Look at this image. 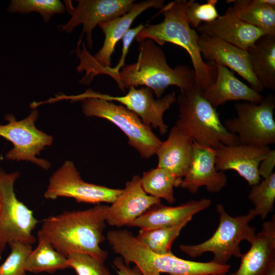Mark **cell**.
I'll return each instance as SVG.
<instances>
[{
  "mask_svg": "<svg viewBox=\"0 0 275 275\" xmlns=\"http://www.w3.org/2000/svg\"><path fill=\"white\" fill-rule=\"evenodd\" d=\"M81 45V49L75 50L79 61L77 71L85 72L79 81L81 84L89 85L94 77L105 74L111 77L123 91L131 87L142 86L151 89L157 98L162 97L170 86H176L180 90L188 89L195 86L194 70L186 65L171 67L163 50L151 39L139 43V56L135 63L124 66L117 72L97 63L85 44L82 43Z\"/></svg>",
  "mask_w": 275,
  "mask_h": 275,
  "instance_id": "1",
  "label": "cell"
},
{
  "mask_svg": "<svg viewBox=\"0 0 275 275\" xmlns=\"http://www.w3.org/2000/svg\"><path fill=\"white\" fill-rule=\"evenodd\" d=\"M108 208L97 204L86 210L64 211L50 216L43 221L38 238L47 241L66 257L72 253H81L104 262L108 253L100 244L105 239L103 232Z\"/></svg>",
  "mask_w": 275,
  "mask_h": 275,
  "instance_id": "2",
  "label": "cell"
},
{
  "mask_svg": "<svg viewBox=\"0 0 275 275\" xmlns=\"http://www.w3.org/2000/svg\"><path fill=\"white\" fill-rule=\"evenodd\" d=\"M186 0H175L160 9L163 20L155 24H146L137 35L138 43L151 39L160 46L170 43L184 49L189 54L195 72V86L205 91L214 81L216 64L205 62L198 45L199 35L188 23L185 15Z\"/></svg>",
  "mask_w": 275,
  "mask_h": 275,
  "instance_id": "3",
  "label": "cell"
},
{
  "mask_svg": "<svg viewBox=\"0 0 275 275\" xmlns=\"http://www.w3.org/2000/svg\"><path fill=\"white\" fill-rule=\"evenodd\" d=\"M115 253L125 263L135 264L143 275H205L226 274L230 269L229 264L220 265L211 261L196 262L181 259L173 253L157 254L140 242L130 231L119 229L108 231L106 236Z\"/></svg>",
  "mask_w": 275,
  "mask_h": 275,
  "instance_id": "4",
  "label": "cell"
},
{
  "mask_svg": "<svg viewBox=\"0 0 275 275\" xmlns=\"http://www.w3.org/2000/svg\"><path fill=\"white\" fill-rule=\"evenodd\" d=\"M176 101L178 115L175 125L193 141L213 148L221 143L239 144L238 137L226 129L216 108L206 99L204 90L195 86L180 90Z\"/></svg>",
  "mask_w": 275,
  "mask_h": 275,
  "instance_id": "5",
  "label": "cell"
},
{
  "mask_svg": "<svg viewBox=\"0 0 275 275\" xmlns=\"http://www.w3.org/2000/svg\"><path fill=\"white\" fill-rule=\"evenodd\" d=\"M216 210L219 222L211 237L199 244H181L179 249L191 258L200 257L206 252L212 253L214 255L212 261L226 265L232 257H241L240 244L242 241L250 243L255 237V228L250 226L249 223L256 216L252 209L246 215L232 216L221 204L217 205Z\"/></svg>",
  "mask_w": 275,
  "mask_h": 275,
  "instance_id": "6",
  "label": "cell"
},
{
  "mask_svg": "<svg viewBox=\"0 0 275 275\" xmlns=\"http://www.w3.org/2000/svg\"><path fill=\"white\" fill-rule=\"evenodd\" d=\"M81 101L86 116L103 118L114 124L126 135L129 145L142 158L148 159L156 154L162 141L134 113L122 105L100 98L89 97Z\"/></svg>",
  "mask_w": 275,
  "mask_h": 275,
  "instance_id": "7",
  "label": "cell"
},
{
  "mask_svg": "<svg viewBox=\"0 0 275 275\" xmlns=\"http://www.w3.org/2000/svg\"><path fill=\"white\" fill-rule=\"evenodd\" d=\"M16 172L6 173L0 168V258L11 241L33 245L36 238L32 234L39 222L33 211L16 198L14 184L19 176Z\"/></svg>",
  "mask_w": 275,
  "mask_h": 275,
  "instance_id": "8",
  "label": "cell"
},
{
  "mask_svg": "<svg viewBox=\"0 0 275 275\" xmlns=\"http://www.w3.org/2000/svg\"><path fill=\"white\" fill-rule=\"evenodd\" d=\"M234 108L237 116L226 120L223 124L238 137L240 144L264 147L274 144V95H267L258 104L237 103Z\"/></svg>",
  "mask_w": 275,
  "mask_h": 275,
  "instance_id": "9",
  "label": "cell"
},
{
  "mask_svg": "<svg viewBox=\"0 0 275 275\" xmlns=\"http://www.w3.org/2000/svg\"><path fill=\"white\" fill-rule=\"evenodd\" d=\"M38 116L36 109L20 121H17L13 115L8 114L5 119L8 123L0 125V136L13 145V148L6 154V159L31 161L48 170L51 166L50 163L45 159L37 158L36 155L45 147L52 144L53 138L36 128L35 123Z\"/></svg>",
  "mask_w": 275,
  "mask_h": 275,
  "instance_id": "10",
  "label": "cell"
},
{
  "mask_svg": "<svg viewBox=\"0 0 275 275\" xmlns=\"http://www.w3.org/2000/svg\"><path fill=\"white\" fill-rule=\"evenodd\" d=\"M89 97L119 102L137 115L145 125L158 129L161 134H166L168 130V127L163 121V114L176 101V94L173 91L155 99L152 90L144 86L141 88L130 87L126 95L120 96L102 94L89 89L79 95H65L64 99L73 102Z\"/></svg>",
  "mask_w": 275,
  "mask_h": 275,
  "instance_id": "11",
  "label": "cell"
},
{
  "mask_svg": "<svg viewBox=\"0 0 275 275\" xmlns=\"http://www.w3.org/2000/svg\"><path fill=\"white\" fill-rule=\"evenodd\" d=\"M66 10L70 15L65 24L58 26L59 31L68 33L80 24L83 28L77 42L79 47L82 38L86 35L88 48L93 47L92 32L100 23L105 22L124 15L128 12L135 1L134 0H78L74 7L71 1H64Z\"/></svg>",
  "mask_w": 275,
  "mask_h": 275,
  "instance_id": "12",
  "label": "cell"
},
{
  "mask_svg": "<svg viewBox=\"0 0 275 275\" xmlns=\"http://www.w3.org/2000/svg\"><path fill=\"white\" fill-rule=\"evenodd\" d=\"M122 190L85 182L73 162L68 160L50 177L44 196L50 200L65 197L73 198L77 203L99 204L112 203Z\"/></svg>",
  "mask_w": 275,
  "mask_h": 275,
  "instance_id": "13",
  "label": "cell"
},
{
  "mask_svg": "<svg viewBox=\"0 0 275 275\" xmlns=\"http://www.w3.org/2000/svg\"><path fill=\"white\" fill-rule=\"evenodd\" d=\"M198 45L203 59L221 65L237 73L260 93L264 89L255 76L247 50L221 39L199 35Z\"/></svg>",
  "mask_w": 275,
  "mask_h": 275,
  "instance_id": "14",
  "label": "cell"
},
{
  "mask_svg": "<svg viewBox=\"0 0 275 275\" xmlns=\"http://www.w3.org/2000/svg\"><path fill=\"white\" fill-rule=\"evenodd\" d=\"M215 168L217 171L234 170L250 186L259 183L261 178L258 168L270 150L269 146L243 144L228 146L219 143L214 148Z\"/></svg>",
  "mask_w": 275,
  "mask_h": 275,
  "instance_id": "15",
  "label": "cell"
},
{
  "mask_svg": "<svg viewBox=\"0 0 275 275\" xmlns=\"http://www.w3.org/2000/svg\"><path fill=\"white\" fill-rule=\"evenodd\" d=\"M193 141L192 159L180 186L192 194L202 186L211 193L221 191L227 184V176L215 168L214 149Z\"/></svg>",
  "mask_w": 275,
  "mask_h": 275,
  "instance_id": "16",
  "label": "cell"
},
{
  "mask_svg": "<svg viewBox=\"0 0 275 275\" xmlns=\"http://www.w3.org/2000/svg\"><path fill=\"white\" fill-rule=\"evenodd\" d=\"M160 201V199L146 193L141 185V177L135 175L126 182L121 194L108 206L106 223L118 228L129 226L134 219Z\"/></svg>",
  "mask_w": 275,
  "mask_h": 275,
  "instance_id": "17",
  "label": "cell"
},
{
  "mask_svg": "<svg viewBox=\"0 0 275 275\" xmlns=\"http://www.w3.org/2000/svg\"><path fill=\"white\" fill-rule=\"evenodd\" d=\"M196 30L200 35L221 39L245 50L260 37L268 35L263 30L240 20L231 7L213 21L202 23Z\"/></svg>",
  "mask_w": 275,
  "mask_h": 275,
  "instance_id": "18",
  "label": "cell"
},
{
  "mask_svg": "<svg viewBox=\"0 0 275 275\" xmlns=\"http://www.w3.org/2000/svg\"><path fill=\"white\" fill-rule=\"evenodd\" d=\"M242 255L239 267L233 275H268L275 265V217L262 225L261 231Z\"/></svg>",
  "mask_w": 275,
  "mask_h": 275,
  "instance_id": "19",
  "label": "cell"
},
{
  "mask_svg": "<svg viewBox=\"0 0 275 275\" xmlns=\"http://www.w3.org/2000/svg\"><path fill=\"white\" fill-rule=\"evenodd\" d=\"M211 204L209 199L190 200L176 206H166L160 202L151 207L128 227L152 229L188 223L195 214L208 208Z\"/></svg>",
  "mask_w": 275,
  "mask_h": 275,
  "instance_id": "20",
  "label": "cell"
},
{
  "mask_svg": "<svg viewBox=\"0 0 275 275\" xmlns=\"http://www.w3.org/2000/svg\"><path fill=\"white\" fill-rule=\"evenodd\" d=\"M216 74L214 82L204 91L206 99L216 108L230 101H244L260 103L264 97L251 87L240 81L234 72L216 64Z\"/></svg>",
  "mask_w": 275,
  "mask_h": 275,
  "instance_id": "21",
  "label": "cell"
},
{
  "mask_svg": "<svg viewBox=\"0 0 275 275\" xmlns=\"http://www.w3.org/2000/svg\"><path fill=\"white\" fill-rule=\"evenodd\" d=\"M163 0H148L134 3L130 10L123 16L100 23L98 26L104 35L103 44L93 56L95 61L103 67L111 66V56L116 45L130 29L133 21L142 12L151 8L161 9L164 6Z\"/></svg>",
  "mask_w": 275,
  "mask_h": 275,
  "instance_id": "22",
  "label": "cell"
},
{
  "mask_svg": "<svg viewBox=\"0 0 275 275\" xmlns=\"http://www.w3.org/2000/svg\"><path fill=\"white\" fill-rule=\"evenodd\" d=\"M193 148V140L174 125L171 129L168 139L161 142L156 152L157 167L182 179L191 163Z\"/></svg>",
  "mask_w": 275,
  "mask_h": 275,
  "instance_id": "23",
  "label": "cell"
},
{
  "mask_svg": "<svg viewBox=\"0 0 275 275\" xmlns=\"http://www.w3.org/2000/svg\"><path fill=\"white\" fill-rule=\"evenodd\" d=\"M247 51L252 71L264 89L275 90V35L260 37Z\"/></svg>",
  "mask_w": 275,
  "mask_h": 275,
  "instance_id": "24",
  "label": "cell"
},
{
  "mask_svg": "<svg viewBox=\"0 0 275 275\" xmlns=\"http://www.w3.org/2000/svg\"><path fill=\"white\" fill-rule=\"evenodd\" d=\"M235 15L243 21L269 35H275L274 0H228Z\"/></svg>",
  "mask_w": 275,
  "mask_h": 275,
  "instance_id": "25",
  "label": "cell"
},
{
  "mask_svg": "<svg viewBox=\"0 0 275 275\" xmlns=\"http://www.w3.org/2000/svg\"><path fill=\"white\" fill-rule=\"evenodd\" d=\"M38 241L37 247L26 259L24 268L26 272L52 273L70 268L66 256L56 251L47 241L41 238H38Z\"/></svg>",
  "mask_w": 275,
  "mask_h": 275,
  "instance_id": "26",
  "label": "cell"
},
{
  "mask_svg": "<svg viewBox=\"0 0 275 275\" xmlns=\"http://www.w3.org/2000/svg\"><path fill=\"white\" fill-rule=\"evenodd\" d=\"M182 180L158 167L144 172L141 177L142 187L146 194L170 204L175 202L174 188L180 186Z\"/></svg>",
  "mask_w": 275,
  "mask_h": 275,
  "instance_id": "27",
  "label": "cell"
},
{
  "mask_svg": "<svg viewBox=\"0 0 275 275\" xmlns=\"http://www.w3.org/2000/svg\"><path fill=\"white\" fill-rule=\"evenodd\" d=\"M188 223L152 229H141L135 237L150 251L157 254L172 253V245Z\"/></svg>",
  "mask_w": 275,
  "mask_h": 275,
  "instance_id": "28",
  "label": "cell"
},
{
  "mask_svg": "<svg viewBox=\"0 0 275 275\" xmlns=\"http://www.w3.org/2000/svg\"><path fill=\"white\" fill-rule=\"evenodd\" d=\"M252 186L249 193V199L254 205L253 210L256 216H259L264 220L273 209L275 200L274 172Z\"/></svg>",
  "mask_w": 275,
  "mask_h": 275,
  "instance_id": "29",
  "label": "cell"
},
{
  "mask_svg": "<svg viewBox=\"0 0 275 275\" xmlns=\"http://www.w3.org/2000/svg\"><path fill=\"white\" fill-rule=\"evenodd\" d=\"M65 11V4L59 0H12L7 8V11L11 13H39L45 23L53 15Z\"/></svg>",
  "mask_w": 275,
  "mask_h": 275,
  "instance_id": "30",
  "label": "cell"
},
{
  "mask_svg": "<svg viewBox=\"0 0 275 275\" xmlns=\"http://www.w3.org/2000/svg\"><path fill=\"white\" fill-rule=\"evenodd\" d=\"M8 245L11 252L0 265V275H26L24 264L33 250L32 245L16 240L10 241Z\"/></svg>",
  "mask_w": 275,
  "mask_h": 275,
  "instance_id": "31",
  "label": "cell"
},
{
  "mask_svg": "<svg viewBox=\"0 0 275 275\" xmlns=\"http://www.w3.org/2000/svg\"><path fill=\"white\" fill-rule=\"evenodd\" d=\"M217 0H208L201 4L195 0L187 2L185 15L190 26L196 29L201 23L210 22L219 16L216 9Z\"/></svg>",
  "mask_w": 275,
  "mask_h": 275,
  "instance_id": "32",
  "label": "cell"
},
{
  "mask_svg": "<svg viewBox=\"0 0 275 275\" xmlns=\"http://www.w3.org/2000/svg\"><path fill=\"white\" fill-rule=\"evenodd\" d=\"M70 268L78 275H111L102 262L87 254L72 253L67 256Z\"/></svg>",
  "mask_w": 275,
  "mask_h": 275,
  "instance_id": "33",
  "label": "cell"
},
{
  "mask_svg": "<svg viewBox=\"0 0 275 275\" xmlns=\"http://www.w3.org/2000/svg\"><path fill=\"white\" fill-rule=\"evenodd\" d=\"M146 25L141 23L133 29H129L122 38L123 47L121 58L115 67L109 69L115 72L119 71L125 65V61L130 46L137 35L145 27Z\"/></svg>",
  "mask_w": 275,
  "mask_h": 275,
  "instance_id": "34",
  "label": "cell"
},
{
  "mask_svg": "<svg viewBox=\"0 0 275 275\" xmlns=\"http://www.w3.org/2000/svg\"><path fill=\"white\" fill-rule=\"evenodd\" d=\"M275 166V150H271L260 162L258 171L260 176L263 179L269 177L272 173Z\"/></svg>",
  "mask_w": 275,
  "mask_h": 275,
  "instance_id": "35",
  "label": "cell"
},
{
  "mask_svg": "<svg viewBox=\"0 0 275 275\" xmlns=\"http://www.w3.org/2000/svg\"><path fill=\"white\" fill-rule=\"evenodd\" d=\"M113 264L118 275H143L136 266L131 267L129 265L125 263L120 256L116 257L113 261Z\"/></svg>",
  "mask_w": 275,
  "mask_h": 275,
  "instance_id": "36",
  "label": "cell"
},
{
  "mask_svg": "<svg viewBox=\"0 0 275 275\" xmlns=\"http://www.w3.org/2000/svg\"><path fill=\"white\" fill-rule=\"evenodd\" d=\"M268 275H275V265L271 267Z\"/></svg>",
  "mask_w": 275,
  "mask_h": 275,
  "instance_id": "37",
  "label": "cell"
},
{
  "mask_svg": "<svg viewBox=\"0 0 275 275\" xmlns=\"http://www.w3.org/2000/svg\"><path fill=\"white\" fill-rule=\"evenodd\" d=\"M205 275H220V274H205ZM225 275H233V273H230L229 274H225Z\"/></svg>",
  "mask_w": 275,
  "mask_h": 275,
  "instance_id": "38",
  "label": "cell"
},
{
  "mask_svg": "<svg viewBox=\"0 0 275 275\" xmlns=\"http://www.w3.org/2000/svg\"><path fill=\"white\" fill-rule=\"evenodd\" d=\"M1 207V192H0V209Z\"/></svg>",
  "mask_w": 275,
  "mask_h": 275,
  "instance_id": "39",
  "label": "cell"
}]
</instances>
